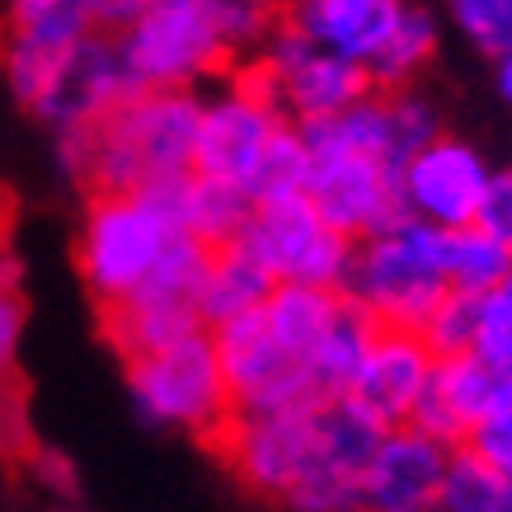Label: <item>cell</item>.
I'll list each match as a JSON object with an SVG mask.
<instances>
[{
    "mask_svg": "<svg viewBox=\"0 0 512 512\" xmlns=\"http://www.w3.org/2000/svg\"><path fill=\"white\" fill-rule=\"evenodd\" d=\"M24 296L0 287V381H10L19 367V348H24Z\"/></svg>",
    "mask_w": 512,
    "mask_h": 512,
    "instance_id": "1f68e13d",
    "label": "cell"
},
{
    "mask_svg": "<svg viewBox=\"0 0 512 512\" xmlns=\"http://www.w3.org/2000/svg\"><path fill=\"white\" fill-rule=\"evenodd\" d=\"M249 207L254 202L231 184H217V179H202V174H188L184 184V226L198 235L207 249L231 245L235 235L245 231Z\"/></svg>",
    "mask_w": 512,
    "mask_h": 512,
    "instance_id": "cb8c5ba5",
    "label": "cell"
},
{
    "mask_svg": "<svg viewBox=\"0 0 512 512\" xmlns=\"http://www.w3.org/2000/svg\"><path fill=\"white\" fill-rule=\"evenodd\" d=\"M404 10L409 0H292L282 19L306 33L315 47L372 71V62L386 52L390 33L400 29Z\"/></svg>",
    "mask_w": 512,
    "mask_h": 512,
    "instance_id": "e0dca14e",
    "label": "cell"
},
{
    "mask_svg": "<svg viewBox=\"0 0 512 512\" xmlns=\"http://www.w3.org/2000/svg\"><path fill=\"white\" fill-rule=\"evenodd\" d=\"M137 90L141 85L132 80V71H127L118 38L94 29L90 38L66 57L62 80H57V90L38 104L33 123L43 127V132H57V127H94L104 113H113Z\"/></svg>",
    "mask_w": 512,
    "mask_h": 512,
    "instance_id": "9a60e30c",
    "label": "cell"
},
{
    "mask_svg": "<svg viewBox=\"0 0 512 512\" xmlns=\"http://www.w3.org/2000/svg\"><path fill=\"white\" fill-rule=\"evenodd\" d=\"M461 447L512 475V376L498 381L494 400H489V409H484V419L470 428V437L461 442Z\"/></svg>",
    "mask_w": 512,
    "mask_h": 512,
    "instance_id": "f1b7e54d",
    "label": "cell"
},
{
    "mask_svg": "<svg viewBox=\"0 0 512 512\" xmlns=\"http://www.w3.org/2000/svg\"><path fill=\"white\" fill-rule=\"evenodd\" d=\"M437 52H442L437 15L423 5V0H409L400 29L390 33L386 52L372 62L367 80H372V90H419L423 71L437 62Z\"/></svg>",
    "mask_w": 512,
    "mask_h": 512,
    "instance_id": "7402d4cb",
    "label": "cell"
},
{
    "mask_svg": "<svg viewBox=\"0 0 512 512\" xmlns=\"http://www.w3.org/2000/svg\"><path fill=\"white\" fill-rule=\"evenodd\" d=\"M90 33H94V19L85 5L62 10V15L33 19V24H10L5 43H0V85H5V94L33 118L38 104L57 90L66 57Z\"/></svg>",
    "mask_w": 512,
    "mask_h": 512,
    "instance_id": "2e32d148",
    "label": "cell"
},
{
    "mask_svg": "<svg viewBox=\"0 0 512 512\" xmlns=\"http://www.w3.org/2000/svg\"><path fill=\"white\" fill-rule=\"evenodd\" d=\"M357 311L381 329H414L428 325L447 287V231L428 221L400 217L376 235L353 240L348 273L339 287Z\"/></svg>",
    "mask_w": 512,
    "mask_h": 512,
    "instance_id": "5b68a950",
    "label": "cell"
},
{
    "mask_svg": "<svg viewBox=\"0 0 512 512\" xmlns=\"http://www.w3.org/2000/svg\"><path fill=\"white\" fill-rule=\"evenodd\" d=\"M512 268V249L498 245L480 226L447 231V287L461 296H489Z\"/></svg>",
    "mask_w": 512,
    "mask_h": 512,
    "instance_id": "d4e9b609",
    "label": "cell"
},
{
    "mask_svg": "<svg viewBox=\"0 0 512 512\" xmlns=\"http://www.w3.org/2000/svg\"><path fill=\"white\" fill-rule=\"evenodd\" d=\"M372 334H376V325L357 311L348 296H343V311L334 315L329 334L311 353V390H315V400H343V395H348L357 367H362V353H367V343H372Z\"/></svg>",
    "mask_w": 512,
    "mask_h": 512,
    "instance_id": "603a6c76",
    "label": "cell"
},
{
    "mask_svg": "<svg viewBox=\"0 0 512 512\" xmlns=\"http://www.w3.org/2000/svg\"><path fill=\"white\" fill-rule=\"evenodd\" d=\"M475 226L484 235H494L498 245L512 249V174L508 170H494V184L484 193V207H480V217H475Z\"/></svg>",
    "mask_w": 512,
    "mask_h": 512,
    "instance_id": "d6a6232c",
    "label": "cell"
},
{
    "mask_svg": "<svg viewBox=\"0 0 512 512\" xmlns=\"http://www.w3.org/2000/svg\"><path fill=\"white\" fill-rule=\"evenodd\" d=\"M273 24L259 0H156L113 38L141 90H207L254 62Z\"/></svg>",
    "mask_w": 512,
    "mask_h": 512,
    "instance_id": "7a4b0ae2",
    "label": "cell"
},
{
    "mask_svg": "<svg viewBox=\"0 0 512 512\" xmlns=\"http://www.w3.org/2000/svg\"><path fill=\"white\" fill-rule=\"evenodd\" d=\"M442 15L484 57L512 43V0H442Z\"/></svg>",
    "mask_w": 512,
    "mask_h": 512,
    "instance_id": "4316f807",
    "label": "cell"
},
{
    "mask_svg": "<svg viewBox=\"0 0 512 512\" xmlns=\"http://www.w3.org/2000/svg\"><path fill=\"white\" fill-rule=\"evenodd\" d=\"M489 306H494L498 315H508V320H512V268L503 273V282H498L494 292H489Z\"/></svg>",
    "mask_w": 512,
    "mask_h": 512,
    "instance_id": "f35d334b",
    "label": "cell"
},
{
    "mask_svg": "<svg viewBox=\"0 0 512 512\" xmlns=\"http://www.w3.org/2000/svg\"><path fill=\"white\" fill-rule=\"evenodd\" d=\"M123 372L137 419L156 433H188L212 442L235 414L212 329H193L170 348L132 357L123 362Z\"/></svg>",
    "mask_w": 512,
    "mask_h": 512,
    "instance_id": "8992f818",
    "label": "cell"
},
{
    "mask_svg": "<svg viewBox=\"0 0 512 512\" xmlns=\"http://www.w3.org/2000/svg\"><path fill=\"white\" fill-rule=\"evenodd\" d=\"M193 174L240 188L249 202L301 193L306 179L301 132L287 123V113L273 104V94L249 71V62L221 76L212 90H202Z\"/></svg>",
    "mask_w": 512,
    "mask_h": 512,
    "instance_id": "3957f363",
    "label": "cell"
},
{
    "mask_svg": "<svg viewBox=\"0 0 512 512\" xmlns=\"http://www.w3.org/2000/svg\"><path fill=\"white\" fill-rule=\"evenodd\" d=\"M76 5H85V0H5L10 24H33V19L62 15V10H76Z\"/></svg>",
    "mask_w": 512,
    "mask_h": 512,
    "instance_id": "d590c367",
    "label": "cell"
},
{
    "mask_svg": "<svg viewBox=\"0 0 512 512\" xmlns=\"http://www.w3.org/2000/svg\"><path fill=\"white\" fill-rule=\"evenodd\" d=\"M259 5H268V10H273V15H282V10H287V5H292V0H259Z\"/></svg>",
    "mask_w": 512,
    "mask_h": 512,
    "instance_id": "ab89813d",
    "label": "cell"
},
{
    "mask_svg": "<svg viewBox=\"0 0 512 512\" xmlns=\"http://www.w3.org/2000/svg\"><path fill=\"white\" fill-rule=\"evenodd\" d=\"M212 343H217L221 376H226L235 414H282V409L320 404L306 367L268 334L259 311L217 325L212 329Z\"/></svg>",
    "mask_w": 512,
    "mask_h": 512,
    "instance_id": "7c38bea8",
    "label": "cell"
},
{
    "mask_svg": "<svg viewBox=\"0 0 512 512\" xmlns=\"http://www.w3.org/2000/svg\"><path fill=\"white\" fill-rule=\"evenodd\" d=\"M296 132H301V151H306L301 193L343 240H362V235H376L381 226L400 221V174L390 165L343 146L320 127H296Z\"/></svg>",
    "mask_w": 512,
    "mask_h": 512,
    "instance_id": "ba28073f",
    "label": "cell"
},
{
    "mask_svg": "<svg viewBox=\"0 0 512 512\" xmlns=\"http://www.w3.org/2000/svg\"><path fill=\"white\" fill-rule=\"evenodd\" d=\"M151 5H156V0H85V10H90L99 33H123L127 24L137 15H146Z\"/></svg>",
    "mask_w": 512,
    "mask_h": 512,
    "instance_id": "e575fe53",
    "label": "cell"
},
{
    "mask_svg": "<svg viewBox=\"0 0 512 512\" xmlns=\"http://www.w3.org/2000/svg\"><path fill=\"white\" fill-rule=\"evenodd\" d=\"M437 353L423 343V334L414 329H381L376 325L362 367H357L353 386L343 400H353L376 428H404L414 423V409L423 400V386L433 376Z\"/></svg>",
    "mask_w": 512,
    "mask_h": 512,
    "instance_id": "5bb4252c",
    "label": "cell"
},
{
    "mask_svg": "<svg viewBox=\"0 0 512 512\" xmlns=\"http://www.w3.org/2000/svg\"><path fill=\"white\" fill-rule=\"evenodd\" d=\"M0 287H5V292H19V287H24V259L10 254V249L0 254Z\"/></svg>",
    "mask_w": 512,
    "mask_h": 512,
    "instance_id": "74e56055",
    "label": "cell"
},
{
    "mask_svg": "<svg viewBox=\"0 0 512 512\" xmlns=\"http://www.w3.org/2000/svg\"><path fill=\"white\" fill-rule=\"evenodd\" d=\"M29 475H33V484L52 498V503H76L80 498V470H76V461H71L66 451L38 447V442H33L29 447Z\"/></svg>",
    "mask_w": 512,
    "mask_h": 512,
    "instance_id": "f546056e",
    "label": "cell"
},
{
    "mask_svg": "<svg viewBox=\"0 0 512 512\" xmlns=\"http://www.w3.org/2000/svg\"><path fill=\"white\" fill-rule=\"evenodd\" d=\"M489 62H494V94L503 104H512V43L503 52H494Z\"/></svg>",
    "mask_w": 512,
    "mask_h": 512,
    "instance_id": "8d00e7d4",
    "label": "cell"
},
{
    "mask_svg": "<svg viewBox=\"0 0 512 512\" xmlns=\"http://www.w3.org/2000/svg\"><path fill=\"white\" fill-rule=\"evenodd\" d=\"M184 179L141 193H90L76 231V273L99 311L123 301H179L198 311L212 249L184 226Z\"/></svg>",
    "mask_w": 512,
    "mask_h": 512,
    "instance_id": "6da1fadb",
    "label": "cell"
},
{
    "mask_svg": "<svg viewBox=\"0 0 512 512\" xmlns=\"http://www.w3.org/2000/svg\"><path fill=\"white\" fill-rule=\"evenodd\" d=\"M52 512H80V508H76V503H57V508H52Z\"/></svg>",
    "mask_w": 512,
    "mask_h": 512,
    "instance_id": "60d3db41",
    "label": "cell"
},
{
    "mask_svg": "<svg viewBox=\"0 0 512 512\" xmlns=\"http://www.w3.org/2000/svg\"><path fill=\"white\" fill-rule=\"evenodd\" d=\"M498 381H503V376H494L470 353L437 357L433 376H428V386H423V400H419V409H414V428H423L428 437L447 442V447H461L470 437V428L484 419Z\"/></svg>",
    "mask_w": 512,
    "mask_h": 512,
    "instance_id": "ac0fdd59",
    "label": "cell"
},
{
    "mask_svg": "<svg viewBox=\"0 0 512 512\" xmlns=\"http://www.w3.org/2000/svg\"><path fill=\"white\" fill-rule=\"evenodd\" d=\"M273 287H278V282L268 278L264 268L254 264L240 245L212 249L207 273H202V287H198V320H202V329H217V325H226V320H240V315L259 311Z\"/></svg>",
    "mask_w": 512,
    "mask_h": 512,
    "instance_id": "ffe728a7",
    "label": "cell"
},
{
    "mask_svg": "<svg viewBox=\"0 0 512 512\" xmlns=\"http://www.w3.org/2000/svg\"><path fill=\"white\" fill-rule=\"evenodd\" d=\"M475 325H480V296L447 292L442 301H437V311L428 315V325H423L419 334L437 357H456V353H470Z\"/></svg>",
    "mask_w": 512,
    "mask_h": 512,
    "instance_id": "83f0119b",
    "label": "cell"
},
{
    "mask_svg": "<svg viewBox=\"0 0 512 512\" xmlns=\"http://www.w3.org/2000/svg\"><path fill=\"white\" fill-rule=\"evenodd\" d=\"M451 451L456 447L428 437L414 423L381 433L362 475L357 512H442V480H447Z\"/></svg>",
    "mask_w": 512,
    "mask_h": 512,
    "instance_id": "4fadbf2b",
    "label": "cell"
},
{
    "mask_svg": "<svg viewBox=\"0 0 512 512\" xmlns=\"http://www.w3.org/2000/svg\"><path fill=\"white\" fill-rule=\"evenodd\" d=\"M442 512H512V475L456 447L442 480Z\"/></svg>",
    "mask_w": 512,
    "mask_h": 512,
    "instance_id": "484cf974",
    "label": "cell"
},
{
    "mask_svg": "<svg viewBox=\"0 0 512 512\" xmlns=\"http://www.w3.org/2000/svg\"><path fill=\"white\" fill-rule=\"evenodd\" d=\"M508 174H512V165H508Z\"/></svg>",
    "mask_w": 512,
    "mask_h": 512,
    "instance_id": "b9f144b4",
    "label": "cell"
},
{
    "mask_svg": "<svg viewBox=\"0 0 512 512\" xmlns=\"http://www.w3.org/2000/svg\"><path fill=\"white\" fill-rule=\"evenodd\" d=\"M90 156H94V127H57V132H47V160H52V170L62 174L66 184L85 188Z\"/></svg>",
    "mask_w": 512,
    "mask_h": 512,
    "instance_id": "4dcf8cb0",
    "label": "cell"
},
{
    "mask_svg": "<svg viewBox=\"0 0 512 512\" xmlns=\"http://www.w3.org/2000/svg\"><path fill=\"white\" fill-rule=\"evenodd\" d=\"M339 311H343V292L296 287V282H278V287L268 292V301L259 306L268 334L306 367V376H311V353L320 348V339L329 334V325H334Z\"/></svg>",
    "mask_w": 512,
    "mask_h": 512,
    "instance_id": "d6986e66",
    "label": "cell"
},
{
    "mask_svg": "<svg viewBox=\"0 0 512 512\" xmlns=\"http://www.w3.org/2000/svg\"><path fill=\"white\" fill-rule=\"evenodd\" d=\"M494 184V165L475 141L437 132L400 170V217L428 221L437 231H466Z\"/></svg>",
    "mask_w": 512,
    "mask_h": 512,
    "instance_id": "8fae6325",
    "label": "cell"
},
{
    "mask_svg": "<svg viewBox=\"0 0 512 512\" xmlns=\"http://www.w3.org/2000/svg\"><path fill=\"white\" fill-rule=\"evenodd\" d=\"M231 245L245 249L273 282L329 287V292L343 287L348 254H353V240H343L311 207L306 193H282V198L254 202L245 231L235 235Z\"/></svg>",
    "mask_w": 512,
    "mask_h": 512,
    "instance_id": "52a82bcc",
    "label": "cell"
},
{
    "mask_svg": "<svg viewBox=\"0 0 512 512\" xmlns=\"http://www.w3.org/2000/svg\"><path fill=\"white\" fill-rule=\"evenodd\" d=\"M249 71L264 80V90L273 94V104L287 113L292 127L325 123L334 113H343L348 104H357L362 94L372 90L367 71L353 62H343L325 47H315L301 29H292L278 15L273 33L264 38L259 57L249 62Z\"/></svg>",
    "mask_w": 512,
    "mask_h": 512,
    "instance_id": "30bf717a",
    "label": "cell"
},
{
    "mask_svg": "<svg viewBox=\"0 0 512 512\" xmlns=\"http://www.w3.org/2000/svg\"><path fill=\"white\" fill-rule=\"evenodd\" d=\"M99 329H104L113 353L132 362V357H146L156 348L179 343L184 334L202 329V320L193 306H179V301H123V306L99 311Z\"/></svg>",
    "mask_w": 512,
    "mask_h": 512,
    "instance_id": "44dd1931",
    "label": "cell"
},
{
    "mask_svg": "<svg viewBox=\"0 0 512 512\" xmlns=\"http://www.w3.org/2000/svg\"><path fill=\"white\" fill-rule=\"evenodd\" d=\"M207 447L217 451L221 466L231 470L245 494L287 508V498L320 466L315 404L282 409V414H231V423Z\"/></svg>",
    "mask_w": 512,
    "mask_h": 512,
    "instance_id": "9c48e42d",
    "label": "cell"
},
{
    "mask_svg": "<svg viewBox=\"0 0 512 512\" xmlns=\"http://www.w3.org/2000/svg\"><path fill=\"white\" fill-rule=\"evenodd\" d=\"M33 437L29 423H24V409H19V395L10 390V381H0V451H24L29 456Z\"/></svg>",
    "mask_w": 512,
    "mask_h": 512,
    "instance_id": "836d02e7",
    "label": "cell"
},
{
    "mask_svg": "<svg viewBox=\"0 0 512 512\" xmlns=\"http://www.w3.org/2000/svg\"><path fill=\"white\" fill-rule=\"evenodd\" d=\"M202 90H137L94 123L90 193H141L193 174Z\"/></svg>",
    "mask_w": 512,
    "mask_h": 512,
    "instance_id": "277c9868",
    "label": "cell"
}]
</instances>
